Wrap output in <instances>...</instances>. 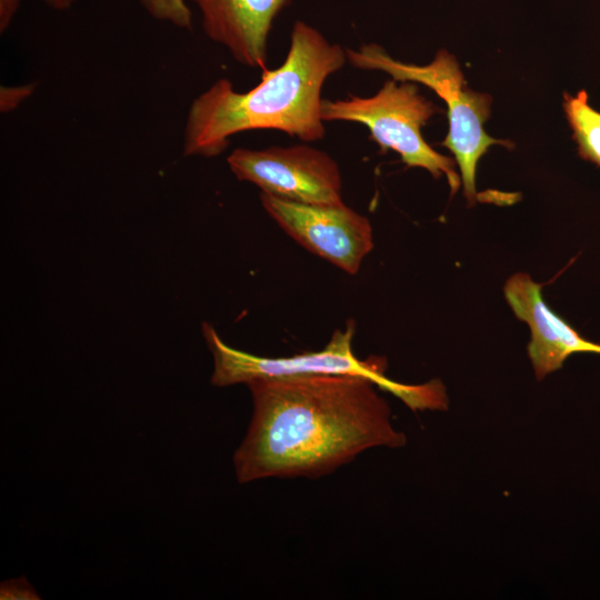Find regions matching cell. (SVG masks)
I'll use <instances>...</instances> for the list:
<instances>
[{
	"label": "cell",
	"mask_w": 600,
	"mask_h": 600,
	"mask_svg": "<svg viewBox=\"0 0 600 600\" xmlns=\"http://www.w3.org/2000/svg\"><path fill=\"white\" fill-rule=\"evenodd\" d=\"M43 1L54 9L64 10L69 8L76 0H43Z\"/></svg>",
	"instance_id": "9a60e30c"
},
{
	"label": "cell",
	"mask_w": 600,
	"mask_h": 600,
	"mask_svg": "<svg viewBox=\"0 0 600 600\" xmlns=\"http://www.w3.org/2000/svg\"><path fill=\"white\" fill-rule=\"evenodd\" d=\"M563 110L579 156L600 167V111L591 107L588 92L566 93Z\"/></svg>",
	"instance_id": "30bf717a"
},
{
	"label": "cell",
	"mask_w": 600,
	"mask_h": 600,
	"mask_svg": "<svg viewBox=\"0 0 600 600\" xmlns=\"http://www.w3.org/2000/svg\"><path fill=\"white\" fill-rule=\"evenodd\" d=\"M20 0H0V29L6 30L14 16Z\"/></svg>",
	"instance_id": "5bb4252c"
},
{
	"label": "cell",
	"mask_w": 600,
	"mask_h": 600,
	"mask_svg": "<svg viewBox=\"0 0 600 600\" xmlns=\"http://www.w3.org/2000/svg\"><path fill=\"white\" fill-rule=\"evenodd\" d=\"M0 599H22V600H38L40 599L39 594L29 584L24 577L7 580L1 583L0 588Z\"/></svg>",
	"instance_id": "7c38bea8"
},
{
	"label": "cell",
	"mask_w": 600,
	"mask_h": 600,
	"mask_svg": "<svg viewBox=\"0 0 600 600\" xmlns=\"http://www.w3.org/2000/svg\"><path fill=\"white\" fill-rule=\"evenodd\" d=\"M504 297L519 320L531 331L528 354L538 380L560 369L573 353L600 354V344L583 338L546 303L542 287L527 273L511 276Z\"/></svg>",
	"instance_id": "ba28073f"
},
{
	"label": "cell",
	"mask_w": 600,
	"mask_h": 600,
	"mask_svg": "<svg viewBox=\"0 0 600 600\" xmlns=\"http://www.w3.org/2000/svg\"><path fill=\"white\" fill-rule=\"evenodd\" d=\"M156 19L168 21L180 28H190L191 11L186 0H139Z\"/></svg>",
	"instance_id": "8fae6325"
},
{
	"label": "cell",
	"mask_w": 600,
	"mask_h": 600,
	"mask_svg": "<svg viewBox=\"0 0 600 600\" xmlns=\"http://www.w3.org/2000/svg\"><path fill=\"white\" fill-rule=\"evenodd\" d=\"M261 204L292 239L349 274H356L373 248L371 223L347 207L287 200L261 192Z\"/></svg>",
	"instance_id": "52a82bcc"
},
{
	"label": "cell",
	"mask_w": 600,
	"mask_h": 600,
	"mask_svg": "<svg viewBox=\"0 0 600 600\" xmlns=\"http://www.w3.org/2000/svg\"><path fill=\"white\" fill-rule=\"evenodd\" d=\"M253 403L233 454L236 478L316 479L377 447L407 442L373 381L357 376H298L247 383Z\"/></svg>",
	"instance_id": "6da1fadb"
},
{
	"label": "cell",
	"mask_w": 600,
	"mask_h": 600,
	"mask_svg": "<svg viewBox=\"0 0 600 600\" xmlns=\"http://www.w3.org/2000/svg\"><path fill=\"white\" fill-rule=\"evenodd\" d=\"M201 14L204 33L249 68L267 69L268 38L292 0H186Z\"/></svg>",
	"instance_id": "9c48e42d"
},
{
	"label": "cell",
	"mask_w": 600,
	"mask_h": 600,
	"mask_svg": "<svg viewBox=\"0 0 600 600\" xmlns=\"http://www.w3.org/2000/svg\"><path fill=\"white\" fill-rule=\"evenodd\" d=\"M34 84H23L17 87H1L0 90V110L9 112L16 109L24 99L32 94Z\"/></svg>",
	"instance_id": "4fadbf2b"
},
{
	"label": "cell",
	"mask_w": 600,
	"mask_h": 600,
	"mask_svg": "<svg viewBox=\"0 0 600 600\" xmlns=\"http://www.w3.org/2000/svg\"><path fill=\"white\" fill-rule=\"evenodd\" d=\"M346 53L354 68L383 71L398 81L422 83L447 103L449 131L441 144L453 154L461 173L463 194L469 203H473L478 199V162L491 146L508 144L490 137L483 129L490 116V96L468 88L458 61L444 49L424 66L396 60L377 43L346 49Z\"/></svg>",
	"instance_id": "277c9868"
},
{
	"label": "cell",
	"mask_w": 600,
	"mask_h": 600,
	"mask_svg": "<svg viewBox=\"0 0 600 600\" xmlns=\"http://www.w3.org/2000/svg\"><path fill=\"white\" fill-rule=\"evenodd\" d=\"M439 111L420 94L416 82L392 79L369 98L322 99L320 114L323 121L362 123L381 148L398 152L408 167L426 169L434 178L444 176L456 193L460 187L456 161L436 151L421 134V128Z\"/></svg>",
	"instance_id": "5b68a950"
},
{
	"label": "cell",
	"mask_w": 600,
	"mask_h": 600,
	"mask_svg": "<svg viewBox=\"0 0 600 600\" xmlns=\"http://www.w3.org/2000/svg\"><path fill=\"white\" fill-rule=\"evenodd\" d=\"M346 61V49L297 20L284 62L263 71L254 88L238 92L228 79H219L192 101L183 154L218 156L233 134L258 129L283 131L308 142L321 140L326 133L321 89Z\"/></svg>",
	"instance_id": "7a4b0ae2"
},
{
	"label": "cell",
	"mask_w": 600,
	"mask_h": 600,
	"mask_svg": "<svg viewBox=\"0 0 600 600\" xmlns=\"http://www.w3.org/2000/svg\"><path fill=\"white\" fill-rule=\"evenodd\" d=\"M227 162L239 180L254 183L264 193L302 203L343 202L337 162L327 152L310 146L238 148Z\"/></svg>",
	"instance_id": "8992f818"
},
{
	"label": "cell",
	"mask_w": 600,
	"mask_h": 600,
	"mask_svg": "<svg viewBox=\"0 0 600 600\" xmlns=\"http://www.w3.org/2000/svg\"><path fill=\"white\" fill-rule=\"evenodd\" d=\"M356 326L347 322L344 330H336L320 351L290 357L268 358L234 349L222 341L212 324L203 322L202 333L213 357L211 383L228 387L254 379L298 376H357L373 381L380 389L402 400L412 410H443L448 399L438 380L423 384L396 382L384 374L386 363L380 358L361 360L356 357L352 340Z\"/></svg>",
	"instance_id": "3957f363"
}]
</instances>
